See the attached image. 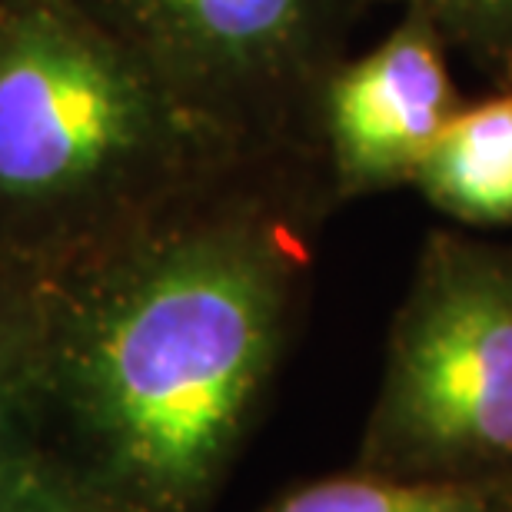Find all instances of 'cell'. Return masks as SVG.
Listing matches in <instances>:
<instances>
[{
  "label": "cell",
  "instance_id": "obj_1",
  "mask_svg": "<svg viewBox=\"0 0 512 512\" xmlns=\"http://www.w3.org/2000/svg\"><path fill=\"white\" fill-rule=\"evenodd\" d=\"M326 207L313 160H240L44 273L40 433L70 456L50 463L110 512H207L293 343Z\"/></svg>",
  "mask_w": 512,
  "mask_h": 512
},
{
  "label": "cell",
  "instance_id": "obj_2",
  "mask_svg": "<svg viewBox=\"0 0 512 512\" xmlns=\"http://www.w3.org/2000/svg\"><path fill=\"white\" fill-rule=\"evenodd\" d=\"M230 163L77 0H0V263L57 270Z\"/></svg>",
  "mask_w": 512,
  "mask_h": 512
},
{
  "label": "cell",
  "instance_id": "obj_3",
  "mask_svg": "<svg viewBox=\"0 0 512 512\" xmlns=\"http://www.w3.org/2000/svg\"><path fill=\"white\" fill-rule=\"evenodd\" d=\"M353 466L512 486V243L469 230L426 237Z\"/></svg>",
  "mask_w": 512,
  "mask_h": 512
},
{
  "label": "cell",
  "instance_id": "obj_4",
  "mask_svg": "<svg viewBox=\"0 0 512 512\" xmlns=\"http://www.w3.org/2000/svg\"><path fill=\"white\" fill-rule=\"evenodd\" d=\"M240 160L310 153V107L370 0H77Z\"/></svg>",
  "mask_w": 512,
  "mask_h": 512
},
{
  "label": "cell",
  "instance_id": "obj_5",
  "mask_svg": "<svg viewBox=\"0 0 512 512\" xmlns=\"http://www.w3.org/2000/svg\"><path fill=\"white\" fill-rule=\"evenodd\" d=\"M449 57L439 30L403 10L380 44L330 67L310 107V153L333 207L413 187L463 104Z\"/></svg>",
  "mask_w": 512,
  "mask_h": 512
},
{
  "label": "cell",
  "instance_id": "obj_6",
  "mask_svg": "<svg viewBox=\"0 0 512 512\" xmlns=\"http://www.w3.org/2000/svg\"><path fill=\"white\" fill-rule=\"evenodd\" d=\"M413 190L463 230L512 227V84L459 104Z\"/></svg>",
  "mask_w": 512,
  "mask_h": 512
},
{
  "label": "cell",
  "instance_id": "obj_7",
  "mask_svg": "<svg viewBox=\"0 0 512 512\" xmlns=\"http://www.w3.org/2000/svg\"><path fill=\"white\" fill-rule=\"evenodd\" d=\"M44 346V273L0 263V476L37 449Z\"/></svg>",
  "mask_w": 512,
  "mask_h": 512
},
{
  "label": "cell",
  "instance_id": "obj_8",
  "mask_svg": "<svg viewBox=\"0 0 512 512\" xmlns=\"http://www.w3.org/2000/svg\"><path fill=\"white\" fill-rule=\"evenodd\" d=\"M260 512H512V486L436 483L353 466L283 489Z\"/></svg>",
  "mask_w": 512,
  "mask_h": 512
},
{
  "label": "cell",
  "instance_id": "obj_9",
  "mask_svg": "<svg viewBox=\"0 0 512 512\" xmlns=\"http://www.w3.org/2000/svg\"><path fill=\"white\" fill-rule=\"evenodd\" d=\"M429 20L449 54L486 70L493 84H512V0H389Z\"/></svg>",
  "mask_w": 512,
  "mask_h": 512
},
{
  "label": "cell",
  "instance_id": "obj_10",
  "mask_svg": "<svg viewBox=\"0 0 512 512\" xmlns=\"http://www.w3.org/2000/svg\"><path fill=\"white\" fill-rule=\"evenodd\" d=\"M0 512H110L84 493L40 449H30L0 476Z\"/></svg>",
  "mask_w": 512,
  "mask_h": 512
}]
</instances>
